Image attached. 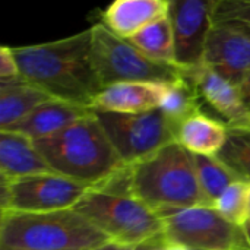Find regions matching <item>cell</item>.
Returning a JSON list of instances; mask_svg holds the SVG:
<instances>
[{"label": "cell", "instance_id": "30bf717a", "mask_svg": "<svg viewBox=\"0 0 250 250\" xmlns=\"http://www.w3.org/2000/svg\"><path fill=\"white\" fill-rule=\"evenodd\" d=\"M217 0H170L168 18L174 35V64L186 75L204 66Z\"/></svg>", "mask_w": 250, "mask_h": 250}, {"label": "cell", "instance_id": "603a6c76", "mask_svg": "<svg viewBox=\"0 0 250 250\" xmlns=\"http://www.w3.org/2000/svg\"><path fill=\"white\" fill-rule=\"evenodd\" d=\"M212 208L220 212L229 221L243 227L249 218L248 214V183L234 182L231 183L221 196L214 202Z\"/></svg>", "mask_w": 250, "mask_h": 250}, {"label": "cell", "instance_id": "9a60e30c", "mask_svg": "<svg viewBox=\"0 0 250 250\" xmlns=\"http://www.w3.org/2000/svg\"><path fill=\"white\" fill-rule=\"evenodd\" d=\"M91 113V108L79 107L60 100H50L6 130L21 133L32 141H38L62 132L72 123L89 116Z\"/></svg>", "mask_w": 250, "mask_h": 250}, {"label": "cell", "instance_id": "9c48e42d", "mask_svg": "<svg viewBox=\"0 0 250 250\" xmlns=\"http://www.w3.org/2000/svg\"><path fill=\"white\" fill-rule=\"evenodd\" d=\"M91 188L56 173L22 177L13 182L1 179V212H53L73 209Z\"/></svg>", "mask_w": 250, "mask_h": 250}, {"label": "cell", "instance_id": "6da1fadb", "mask_svg": "<svg viewBox=\"0 0 250 250\" xmlns=\"http://www.w3.org/2000/svg\"><path fill=\"white\" fill-rule=\"evenodd\" d=\"M19 76L54 100L91 108L103 89L91 56V29L51 42L12 47Z\"/></svg>", "mask_w": 250, "mask_h": 250}, {"label": "cell", "instance_id": "7402d4cb", "mask_svg": "<svg viewBox=\"0 0 250 250\" xmlns=\"http://www.w3.org/2000/svg\"><path fill=\"white\" fill-rule=\"evenodd\" d=\"M193 164L199 180L201 190L205 198V205L212 207L221 193L237 179L217 160V157L193 155Z\"/></svg>", "mask_w": 250, "mask_h": 250}, {"label": "cell", "instance_id": "f546056e", "mask_svg": "<svg viewBox=\"0 0 250 250\" xmlns=\"http://www.w3.org/2000/svg\"><path fill=\"white\" fill-rule=\"evenodd\" d=\"M243 230H245V236H246L248 246H249V250H250V217L248 218V221L245 223V226H243Z\"/></svg>", "mask_w": 250, "mask_h": 250}, {"label": "cell", "instance_id": "277c9868", "mask_svg": "<svg viewBox=\"0 0 250 250\" xmlns=\"http://www.w3.org/2000/svg\"><path fill=\"white\" fill-rule=\"evenodd\" d=\"M73 209L111 242L136 246L164 233L160 215L129 192L126 167L91 188Z\"/></svg>", "mask_w": 250, "mask_h": 250}, {"label": "cell", "instance_id": "ac0fdd59", "mask_svg": "<svg viewBox=\"0 0 250 250\" xmlns=\"http://www.w3.org/2000/svg\"><path fill=\"white\" fill-rule=\"evenodd\" d=\"M54 100L22 79L0 82V130H6L41 104Z\"/></svg>", "mask_w": 250, "mask_h": 250}, {"label": "cell", "instance_id": "484cf974", "mask_svg": "<svg viewBox=\"0 0 250 250\" xmlns=\"http://www.w3.org/2000/svg\"><path fill=\"white\" fill-rule=\"evenodd\" d=\"M166 245H167V240H166L164 234H161L155 239H151L148 242H144V243L133 246L132 250H163Z\"/></svg>", "mask_w": 250, "mask_h": 250}, {"label": "cell", "instance_id": "ffe728a7", "mask_svg": "<svg viewBox=\"0 0 250 250\" xmlns=\"http://www.w3.org/2000/svg\"><path fill=\"white\" fill-rule=\"evenodd\" d=\"M129 41L152 60L174 64V35L168 15L148 25Z\"/></svg>", "mask_w": 250, "mask_h": 250}, {"label": "cell", "instance_id": "4dcf8cb0", "mask_svg": "<svg viewBox=\"0 0 250 250\" xmlns=\"http://www.w3.org/2000/svg\"><path fill=\"white\" fill-rule=\"evenodd\" d=\"M248 214L250 217V183H248Z\"/></svg>", "mask_w": 250, "mask_h": 250}, {"label": "cell", "instance_id": "83f0119b", "mask_svg": "<svg viewBox=\"0 0 250 250\" xmlns=\"http://www.w3.org/2000/svg\"><path fill=\"white\" fill-rule=\"evenodd\" d=\"M240 91H242V95H243V100H245L246 105L250 108V73L248 75V78L242 82Z\"/></svg>", "mask_w": 250, "mask_h": 250}, {"label": "cell", "instance_id": "1f68e13d", "mask_svg": "<svg viewBox=\"0 0 250 250\" xmlns=\"http://www.w3.org/2000/svg\"><path fill=\"white\" fill-rule=\"evenodd\" d=\"M233 127V126H231ZM239 127H248V129H250V116H249V119L246 120V123L243 125V126H239Z\"/></svg>", "mask_w": 250, "mask_h": 250}, {"label": "cell", "instance_id": "f1b7e54d", "mask_svg": "<svg viewBox=\"0 0 250 250\" xmlns=\"http://www.w3.org/2000/svg\"><path fill=\"white\" fill-rule=\"evenodd\" d=\"M163 250H190V249H188V248H185V246H182V245H177V243H170V242H167V245L164 246V249Z\"/></svg>", "mask_w": 250, "mask_h": 250}, {"label": "cell", "instance_id": "d6a6232c", "mask_svg": "<svg viewBox=\"0 0 250 250\" xmlns=\"http://www.w3.org/2000/svg\"><path fill=\"white\" fill-rule=\"evenodd\" d=\"M0 250H22V249H4V248H0Z\"/></svg>", "mask_w": 250, "mask_h": 250}, {"label": "cell", "instance_id": "4fadbf2b", "mask_svg": "<svg viewBox=\"0 0 250 250\" xmlns=\"http://www.w3.org/2000/svg\"><path fill=\"white\" fill-rule=\"evenodd\" d=\"M166 82H120L103 88L92 110L120 114H138L157 110Z\"/></svg>", "mask_w": 250, "mask_h": 250}, {"label": "cell", "instance_id": "52a82bcc", "mask_svg": "<svg viewBox=\"0 0 250 250\" xmlns=\"http://www.w3.org/2000/svg\"><path fill=\"white\" fill-rule=\"evenodd\" d=\"M164 237L190 250H249L243 227L229 221L212 207L198 205L158 212Z\"/></svg>", "mask_w": 250, "mask_h": 250}, {"label": "cell", "instance_id": "8fae6325", "mask_svg": "<svg viewBox=\"0 0 250 250\" xmlns=\"http://www.w3.org/2000/svg\"><path fill=\"white\" fill-rule=\"evenodd\" d=\"M204 66L242 85L250 73V32L229 23H214L208 35Z\"/></svg>", "mask_w": 250, "mask_h": 250}, {"label": "cell", "instance_id": "7a4b0ae2", "mask_svg": "<svg viewBox=\"0 0 250 250\" xmlns=\"http://www.w3.org/2000/svg\"><path fill=\"white\" fill-rule=\"evenodd\" d=\"M48 167L89 188L116 176L126 166L94 116V111L62 132L34 141Z\"/></svg>", "mask_w": 250, "mask_h": 250}, {"label": "cell", "instance_id": "7c38bea8", "mask_svg": "<svg viewBox=\"0 0 250 250\" xmlns=\"http://www.w3.org/2000/svg\"><path fill=\"white\" fill-rule=\"evenodd\" d=\"M186 76L193 81L202 103H207L224 117L229 126L239 127L246 123L250 108L243 100L239 85L230 82L207 66H201Z\"/></svg>", "mask_w": 250, "mask_h": 250}, {"label": "cell", "instance_id": "2e32d148", "mask_svg": "<svg viewBox=\"0 0 250 250\" xmlns=\"http://www.w3.org/2000/svg\"><path fill=\"white\" fill-rule=\"evenodd\" d=\"M54 173L34 141L10 130H0V177L13 182L22 177Z\"/></svg>", "mask_w": 250, "mask_h": 250}, {"label": "cell", "instance_id": "8992f818", "mask_svg": "<svg viewBox=\"0 0 250 250\" xmlns=\"http://www.w3.org/2000/svg\"><path fill=\"white\" fill-rule=\"evenodd\" d=\"M91 56L103 88L120 82H174L186 73L174 64L152 60L103 22L91 28Z\"/></svg>", "mask_w": 250, "mask_h": 250}, {"label": "cell", "instance_id": "4316f807", "mask_svg": "<svg viewBox=\"0 0 250 250\" xmlns=\"http://www.w3.org/2000/svg\"><path fill=\"white\" fill-rule=\"evenodd\" d=\"M133 249V246H129V245H123V243H117V242H111V240H108V242H105V243H103V245H100V246H97V248H92V249L89 250H132Z\"/></svg>", "mask_w": 250, "mask_h": 250}, {"label": "cell", "instance_id": "3957f363", "mask_svg": "<svg viewBox=\"0 0 250 250\" xmlns=\"http://www.w3.org/2000/svg\"><path fill=\"white\" fill-rule=\"evenodd\" d=\"M126 170L129 192L157 214L205 205L193 157L176 141Z\"/></svg>", "mask_w": 250, "mask_h": 250}, {"label": "cell", "instance_id": "5b68a950", "mask_svg": "<svg viewBox=\"0 0 250 250\" xmlns=\"http://www.w3.org/2000/svg\"><path fill=\"white\" fill-rule=\"evenodd\" d=\"M108 242L75 209L1 212L0 248L22 250H89Z\"/></svg>", "mask_w": 250, "mask_h": 250}, {"label": "cell", "instance_id": "d4e9b609", "mask_svg": "<svg viewBox=\"0 0 250 250\" xmlns=\"http://www.w3.org/2000/svg\"><path fill=\"white\" fill-rule=\"evenodd\" d=\"M21 79L19 69L12 53V47L1 45L0 47V82H10Z\"/></svg>", "mask_w": 250, "mask_h": 250}, {"label": "cell", "instance_id": "5bb4252c", "mask_svg": "<svg viewBox=\"0 0 250 250\" xmlns=\"http://www.w3.org/2000/svg\"><path fill=\"white\" fill-rule=\"evenodd\" d=\"M170 0H116L103 13V23L122 38H132L139 31L168 15Z\"/></svg>", "mask_w": 250, "mask_h": 250}, {"label": "cell", "instance_id": "ba28073f", "mask_svg": "<svg viewBox=\"0 0 250 250\" xmlns=\"http://www.w3.org/2000/svg\"><path fill=\"white\" fill-rule=\"evenodd\" d=\"M92 111L125 166L136 164L176 141V126L160 108L138 114Z\"/></svg>", "mask_w": 250, "mask_h": 250}, {"label": "cell", "instance_id": "d6986e66", "mask_svg": "<svg viewBox=\"0 0 250 250\" xmlns=\"http://www.w3.org/2000/svg\"><path fill=\"white\" fill-rule=\"evenodd\" d=\"M201 105L202 100L193 81L185 75L180 79L164 85L158 108L177 129L183 120L202 111Z\"/></svg>", "mask_w": 250, "mask_h": 250}, {"label": "cell", "instance_id": "cb8c5ba5", "mask_svg": "<svg viewBox=\"0 0 250 250\" xmlns=\"http://www.w3.org/2000/svg\"><path fill=\"white\" fill-rule=\"evenodd\" d=\"M214 23H229L250 32V0H217Z\"/></svg>", "mask_w": 250, "mask_h": 250}, {"label": "cell", "instance_id": "44dd1931", "mask_svg": "<svg viewBox=\"0 0 250 250\" xmlns=\"http://www.w3.org/2000/svg\"><path fill=\"white\" fill-rule=\"evenodd\" d=\"M217 160L240 182L250 183V129L231 127Z\"/></svg>", "mask_w": 250, "mask_h": 250}, {"label": "cell", "instance_id": "e0dca14e", "mask_svg": "<svg viewBox=\"0 0 250 250\" xmlns=\"http://www.w3.org/2000/svg\"><path fill=\"white\" fill-rule=\"evenodd\" d=\"M229 125L202 111L183 120L176 129V142L193 155L217 157L226 144Z\"/></svg>", "mask_w": 250, "mask_h": 250}]
</instances>
